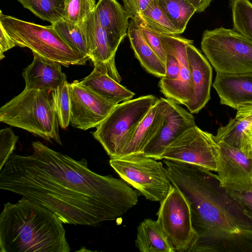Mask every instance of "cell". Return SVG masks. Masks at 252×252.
<instances>
[{"label":"cell","mask_w":252,"mask_h":252,"mask_svg":"<svg viewBox=\"0 0 252 252\" xmlns=\"http://www.w3.org/2000/svg\"><path fill=\"white\" fill-rule=\"evenodd\" d=\"M32 145V154H12L0 169V189L76 225L117 220L137 203L141 193L123 179L92 171L85 158L76 160L39 141Z\"/></svg>","instance_id":"1"},{"label":"cell","mask_w":252,"mask_h":252,"mask_svg":"<svg viewBox=\"0 0 252 252\" xmlns=\"http://www.w3.org/2000/svg\"><path fill=\"white\" fill-rule=\"evenodd\" d=\"M163 162L190 207L198 235L192 252H252V217L218 175L191 164Z\"/></svg>","instance_id":"2"},{"label":"cell","mask_w":252,"mask_h":252,"mask_svg":"<svg viewBox=\"0 0 252 252\" xmlns=\"http://www.w3.org/2000/svg\"><path fill=\"white\" fill-rule=\"evenodd\" d=\"M63 222L50 210L23 197L4 204L0 252H69Z\"/></svg>","instance_id":"3"},{"label":"cell","mask_w":252,"mask_h":252,"mask_svg":"<svg viewBox=\"0 0 252 252\" xmlns=\"http://www.w3.org/2000/svg\"><path fill=\"white\" fill-rule=\"evenodd\" d=\"M0 121L62 144L53 91L25 88L0 107Z\"/></svg>","instance_id":"4"},{"label":"cell","mask_w":252,"mask_h":252,"mask_svg":"<svg viewBox=\"0 0 252 252\" xmlns=\"http://www.w3.org/2000/svg\"><path fill=\"white\" fill-rule=\"evenodd\" d=\"M0 23L16 46L27 47L32 52L68 67L84 65L90 60L71 48L52 25L44 26L4 15L0 11Z\"/></svg>","instance_id":"5"},{"label":"cell","mask_w":252,"mask_h":252,"mask_svg":"<svg viewBox=\"0 0 252 252\" xmlns=\"http://www.w3.org/2000/svg\"><path fill=\"white\" fill-rule=\"evenodd\" d=\"M201 47L217 72H252V42L233 29L205 30Z\"/></svg>","instance_id":"6"},{"label":"cell","mask_w":252,"mask_h":252,"mask_svg":"<svg viewBox=\"0 0 252 252\" xmlns=\"http://www.w3.org/2000/svg\"><path fill=\"white\" fill-rule=\"evenodd\" d=\"M158 98L147 95L118 103L93 133L110 158L118 157L132 131Z\"/></svg>","instance_id":"7"},{"label":"cell","mask_w":252,"mask_h":252,"mask_svg":"<svg viewBox=\"0 0 252 252\" xmlns=\"http://www.w3.org/2000/svg\"><path fill=\"white\" fill-rule=\"evenodd\" d=\"M109 164L122 179L151 201L160 202L173 187L162 163L142 154L110 158Z\"/></svg>","instance_id":"8"},{"label":"cell","mask_w":252,"mask_h":252,"mask_svg":"<svg viewBox=\"0 0 252 252\" xmlns=\"http://www.w3.org/2000/svg\"><path fill=\"white\" fill-rule=\"evenodd\" d=\"M160 203L157 221L175 252H192L198 235L192 225L190 209L187 199L173 186Z\"/></svg>","instance_id":"9"},{"label":"cell","mask_w":252,"mask_h":252,"mask_svg":"<svg viewBox=\"0 0 252 252\" xmlns=\"http://www.w3.org/2000/svg\"><path fill=\"white\" fill-rule=\"evenodd\" d=\"M219 145L212 134L195 126L176 138L165 149L162 159L191 164L217 172Z\"/></svg>","instance_id":"10"},{"label":"cell","mask_w":252,"mask_h":252,"mask_svg":"<svg viewBox=\"0 0 252 252\" xmlns=\"http://www.w3.org/2000/svg\"><path fill=\"white\" fill-rule=\"evenodd\" d=\"M70 124L83 130L97 127L117 103L105 98L78 80L69 83Z\"/></svg>","instance_id":"11"},{"label":"cell","mask_w":252,"mask_h":252,"mask_svg":"<svg viewBox=\"0 0 252 252\" xmlns=\"http://www.w3.org/2000/svg\"><path fill=\"white\" fill-rule=\"evenodd\" d=\"M158 34L165 53L174 56L181 66V73L176 80L161 78L159 82L160 90L167 99L185 105L190 100L193 91L187 54V47L192 44L193 40L178 34Z\"/></svg>","instance_id":"12"},{"label":"cell","mask_w":252,"mask_h":252,"mask_svg":"<svg viewBox=\"0 0 252 252\" xmlns=\"http://www.w3.org/2000/svg\"><path fill=\"white\" fill-rule=\"evenodd\" d=\"M218 144L216 172L221 185L231 190H252V158L223 142Z\"/></svg>","instance_id":"13"},{"label":"cell","mask_w":252,"mask_h":252,"mask_svg":"<svg viewBox=\"0 0 252 252\" xmlns=\"http://www.w3.org/2000/svg\"><path fill=\"white\" fill-rule=\"evenodd\" d=\"M195 126L194 118L191 113L168 99L163 125L146 146L142 154L156 160L162 159L167 147L184 131Z\"/></svg>","instance_id":"14"},{"label":"cell","mask_w":252,"mask_h":252,"mask_svg":"<svg viewBox=\"0 0 252 252\" xmlns=\"http://www.w3.org/2000/svg\"><path fill=\"white\" fill-rule=\"evenodd\" d=\"M90 50V60L100 64L108 74L118 83L121 81L115 63L118 46L113 42L102 29L93 11L82 24Z\"/></svg>","instance_id":"15"},{"label":"cell","mask_w":252,"mask_h":252,"mask_svg":"<svg viewBox=\"0 0 252 252\" xmlns=\"http://www.w3.org/2000/svg\"><path fill=\"white\" fill-rule=\"evenodd\" d=\"M193 91L190 100L185 105L191 114L198 113L210 99L212 85V68L200 51L192 44L187 47Z\"/></svg>","instance_id":"16"},{"label":"cell","mask_w":252,"mask_h":252,"mask_svg":"<svg viewBox=\"0 0 252 252\" xmlns=\"http://www.w3.org/2000/svg\"><path fill=\"white\" fill-rule=\"evenodd\" d=\"M213 86L221 104L237 110L252 106V72L239 74L217 72Z\"/></svg>","instance_id":"17"},{"label":"cell","mask_w":252,"mask_h":252,"mask_svg":"<svg viewBox=\"0 0 252 252\" xmlns=\"http://www.w3.org/2000/svg\"><path fill=\"white\" fill-rule=\"evenodd\" d=\"M167 104V98L158 99L128 136L118 157L142 154L146 146L161 127Z\"/></svg>","instance_id":"18"},{"label":"cell","mask_w":252,"mask_h":252,"mask_svg":"<svg viewBox=\"0 0 252 252\" xmlns=\"http://www.w3.org/2000/svg\"><path fill=\"white\" fill-rule=\"evenodd\" d=\"M32 62L23 71L25 88L54 91L66 80L62 64L32 52Z\"/></svg>","instance_id":"19"},{"label":"cell","mask_w":252,"mask_h":252,"mask_svg":"<svg viewBox=\"0 0 252 252\" xmlns=\"http://www.w3.org/2000/svg\"><path fill=\"white\" fill-rule=\"evenodd\" d=\"M94 11L102 29L119 46L127 35L128 13L117 0H99Z\"/></svg>","instance_id":"20"},{"label":"cell","mask_w":252,"mask_h":252,"mask_svg":"<svg viewBox=\"0 0 252 252\" xmlns=\"http://www.w3.org/2000/svg\"><path fill=\"white\" fill-rule=\"evenodd\" d=\"M234 118L228 123L220 126L215 136L217 143L223 142L240 150L248 158H252V150L246 138V132L252 125V106L237 110Z\"/></svg>","instance_id":"21"},{"label":"cell","mask_w":252,"mask_h":252,"mask_svg":"<svg viewBox=\"0 0 252 252\" xmlns=\"http://www.w3.org/2000/svg\"><path fill=\"white\" fill-rule=\"evenodd\" d=\"M94 64L93 71L80 81L81 84L117 104L131 99L134 93L110 76L100 64L94 63Z\"/></svg>","instance_id":"22"},{"label":"cell","mask_w":252,"mask_h":252,"mask_svg":"<svg viewBox=\"0 0 252 252\" xmlns=\"http://www.w3.org/2000/svg\"><path fill=\"white\" fill-rule=\"evenodd\" d=\"M127 36L135 57L145 69L158 77H164L165 63L146 41L139 26L134 19L129 21Z\"/></svg>","instance_id":"23"},{"label":"cell","mask_w":252,"mask_h":252,"mask_svg":"<svg viewBox=\"0 0 252 252\" xmlns=\"http://www.w3.org/2000/svg\"><path fill=\"white\" fill-rule=\"evenodd\" d=\"M135 245L141 252H175L157 220L150 219L138 226Z\"/></svg>","instance_id":"24"},{"label":"cell","mask_w":252,"mask_h":252,"mask_svg":"<svg viewBox=\"0 0 252 252\" xmlns=\"http://www.w3.org/2000/svg\"><path fill=\"white\" fill-rule=\"evenodd\" d=\"M133 19L157 33L180 34L178 31L164 13L158 0H153L143 11Z\"/></svg>","instance_id":"25"},{"label":"cell","mask_w":252,"mask_h":252,"mask_svg":"<svg viewBox=\"0 0 252 252\" xmlns=\"http://www.w3.org/2000/svg\"><path fill=\"white\" fill-rule=\"evenodd\" d=\"M158 0L164 13L180 34L183 33L189 20L196 12L194 6L189 0Z\"/></svg>","instance_id":"26"},{"label":"cell","mask_w":252,"mask_h":252,"mask_svg":"<svg viewBox=\"0 0 252 252\" xmlns=\"http://www.w3.org/2000/svg\"><path fill=\"white\" fill-rule=\"evenodd\" d=\"M51 25L71 48L90 58V50L82 25L71 24L62 19Z\"/></svg>","instance_id":"27"},{"label":"cell","mask_w":252,"mask_h":252,"mask_svg":"<svg viewBox=\"0 0 252 252\" xmlns=\"http://www.w3.org/2000/svg\"><path fill=\"white\" fill-rule=\"evenodd\" d=\"M41 19L52 24L63 19L65 0H17Z\"/></svg>","instance_id":"28"},{"label":"cell","mask_w":252,"mask_h":252,"mask_svg":"<svg viewBox=\"0 0 252 252\" xmlns=\"http://www.w3.org/2000/svg\"><path fill=\"white\" fill-rule=\"evenodd\" d=\"M233 29L252 42V3L249 0H229Z\"/></svg>","instance_id":"29"},{"label":"cell","mask_w":252,"mask_h":252,"mask_svg":"<svg viewBox=\"0 0 252 252\" xmlns=\"http://www.w3.org/2000/svg\"><path fill=\"white\" fill-rule=\"evenodd\" d=\"M95 6V0H65L63 19L71 24L82 25Z\"/></svg>","instance_id":"30"},{"label":"cell","mask_w":252,"mask_h":252,"mask_svg":"<svg viewBox=\"0 0 252 252\" xmlns=\"http://www.w3.org/2000/svg\"><path fill=\"white\" fill-rule=\"evenodd\" d=\"M68 84L66 80L53 91L59 125L63 129L70 124V101Z\"/></svg>","instance_id":"31"},{"label":"cell","mask_w":252,"mask_h":252,"mask_svg":"<svg viewBox=\"0 0 252 252\" xmlns=\"http://www.w3.org/2000/svg\"><path fill=\"white\" fill-rule=\"evenodd\" d=\"M18 138L10 128L0 130V169L12 154Z\"/></svg>","instance_id":"32"},{"label":"cell","mask_w":252,"mask_h":252,"mask_svg":"<svg viewBox=\"0 0 252 252\" xmlns=\"http://www.w3.org/2000/svg\"><path fill=\"white\" fill-rule=\"evenodd\" d=\"M134 19L139 26L143 36L146 41L160 59L165 63L166 61V53L163 49L158 33L153 31L140 24L135 19Z\"/></svg>","instance_id":"33"},{"label":"cell","mask_w":252,"mask_h":252,"mask_svg":"<svg viewBox=\"0 0 252 252\" xmlns=\"http://www.w3.org/2000/svg\"><path fill=\"white\" fill-rule=\"evenodd\" d=\"M165 75L162 77L166 80H174L178 79L181 73V65L178 60L173 55L166 53Z\"/></svg>","instance_id":"34"},{"label":"cell","mask_w":252,"mask_h":252,"mask_svg":"<svg viewBox=\"0 0 252 252\" xmlns=\"http://www.w3.org/2000/svg\"><path fill=\"white\" fill-rule=\"evenodd\" d=\"M153 0H122L124 7L131 19L136 17L143 11Z\"/></svg>","instance_id":"35"},{"label":"cell","mask_w":252,"mask_h":252,"mask_svg":"<svg viewBox=\"0 0 252 252\" xmlns=\"http://www.w3.org/2000/svg\"><path fill=\"white\" fill-rule=\"evenodd\" d=\"M16 46L15 42L0 23V60L4 58V52Z\"/></svg>","instance_id":"36"},{"label":"cell","mask_w":252,"mask_h":252,"mask_svg":"<svg viewBox=\"0 0 252 252\" xmlns=\"http://www.w3.org/2000/svg\"><path fill=\"white\" fill-rule=\"evenodd\" d=\"M230 190L252 217V190L243 191Z\"/></svg>","instance_id":"37"},{"label":"cell","mask_w":252,"mask_h":252,"mask_svg":"<svg viewBox=\"0 0 252 252\" xmlns=\"http://www.w3.org/2000/svg\"><path fill=\"white\" fill-rule=\"evenodd\" d=\"M194 6L196 12H204L210 5L212 0H189Z\"/></svg>","instance_id":"38"},{"label":"cell","mask_w":252,"mask_h":252,"mask_svg":"<svg viewBox=\"0 0 252 252\" xmlns=\"http://www.w3.org/2000/svg\"><path fill=\"white\" fill-rule=\"evenodd\" d=\"M246 135L247 141L252 150V125L247 130Z\"/></svg>","instance_id":"39"}]
</instances>
